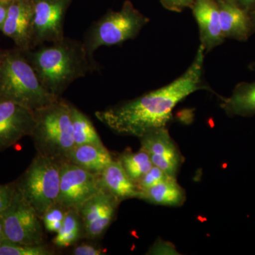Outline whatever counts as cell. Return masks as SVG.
<instances>
[{
  "instance_id": "6da1fadb",
  "label": "cell",
  "mask_w": 255,
  "mask_h": 255,
  "mask_svg": "<svg viewBox=\"0 0 255 255\" xmlns=\"http://www.w3.org/2000/svg\"><path fill=\"white\" fill-rule=\"evenodd\" d=\"M204 52L200 44L190 66L168 85L98 111L96 117L115 133L138 138L154 129L166 127L179 102L198 90L211 91L204 80Z\"/></svg>"
},
{
  "instance_id": "7a4b0ae2",
  "label": "cell",
  "mask_w": 255,
  "mask_h": 255,
  "mask_svg": "<svg viewBox=\"0 0 255 255\" xmlns=\"http://www.w3.org/2000/svg\"><path fill=\"white\" fill-rule=\"evenodd\" d=\"M43 87L56 97L75 80L98 69L83 42L65 36L59 41L23 51Z\"/></svg>"
},
{
  "instance_id": "3957f363",
  "label": "cell",
  "mask_w": 255,
  "mask_h": 255,
  "mask_svg": "<svg viewBox=\"0 0 255 255\" xmlns=\"http://www.w3.org/2000/svg\"><path fill=\"white\" fill-rule=\"evenodd\" d=\"M0 97L33 112L60 98L43 87L24 53L16 47L4 50L0 60Z\"/></svg>"
},
{
  "instance_id": "277c9868",
  "label": "cell",
  "mask_w": 255,
  "mask_h": 255,
  "mask_svg": "<svg viewBox=\"0 0 255 255\" xmlns=\"http://www.w3.org/2000/svg\"><path fill=\"white\" fill-rule=\"evenodd\" d=\"M34 128L31 135L37 153L66 160L75 146L70 103L61 97L34 111Z\"/></svg>"
},
{
  "instance_id": "5b68a950",
  "label": "cell",
  "mask_w": 255,
  "mask_h": 255,
  "mask_svg": "<svg viewBox=\"0 0 255 255\" xmlns=\"http://www.w3.org/2000/svg\"><path fill=\"white\" fill-rule=\"evenodd\" d=\"M150 19L134 7L129 0L124 1L120 11H109L92 23L84 36V45L90 60L102 46L120 45L138 36Z\"/></svg>"
},
{
  "instance_id": "8992f818",
  "label": "cell",
  "mask_w": 255,
  "mask_h": 255,
  "mask_svg": "<svg viewBox=\"0 0 255 255\" xmlns=\"http://www.w3.org/2000/svg\"><path fill=\"white\" fill-rule=\"evenodd\" d=\"M62 162L36 153L22 175L14 181L16 189L41 219L46 210L58 201Z\"/></svg>"
},
{
  "instance_id": "52a82bcc",
  "label": "cell",
  "mask_w": 255,
  "mask_h": 255,
  "mask_svg": "<svg viewBox=\"0 0 255 255\" xmlns=\"http://www.w3.org/2000/svg\"><path fill=\"white\" fill-rule=\"evenodd\" d=\"M0 216L6 242L22 245L45 243L41 218L16 188L11 204Z\"/></svg>"
},
{
  "instance_id": "ba28073f",
  "label": "cell",
  "mask_w": 255,
  "mask_h": 255,
  "mask_svg": "<svg viewBox=\"0 0 255 255\" xmlns=\"http://www.w3.org/2000/svg\"><path fill=\"white\" fill-rule=\"evenodd\" d=\"M101 189L100 175L68 161L61 162L60 191L57 203L65 209L79 211L87 200Z\"/></svg>"
},
{
  "instance_id": "9c48e42d",
  "label": "cell",
  "mask_w": 255,
  "mask_h": 255,
  "mask_svg": "<svg viewBox=\"0 0 255 255\" xmlns=\"http://www.w3.org/2000/svg\"><path fill=\"white\" fill-rule=\"evenodd\" d=\"M33 9L32 49L63 39L64 21L72 0H31Z\"/></svg>"
},
{
  "instance_id": "30bf717a",
  "label": "cell",
  "mask_w": 255,
  "mask_h": 255,
  "mask_svg": "<svg viewBox=\"0 0 255 255\" xmlns=\"http://www.w3.org/2000/svg\"><path fill=\"white\" fill-rule=\"evenodd\" d=\"M120 203L102 188L87 200L79 210L83 226V238L94 241L103 237L114 221Z\"/></svg>"
},
{
  "instance_id": "8fae6325",
  "label": "cell",
  "mask_w": 255,
  "mask_h": 255,
  "mask_svg": "<svg viewBox=\"0 0 255 255\" xmlns=\"http://www.w3.org/2000/svg\"><path fill=\"white\" fill-rule=\"evenodd\" d=\"M35 123L33 111L0 97V152L31 136Z\"/></svg>"
},
{
  "instance_id": "7c38bea8",
  "label": "cell",
  "mask_w": 255,
  "mask_h": 255,
  "mask_svg": "<svg viewBox=\"0 0 255 255\" xmlns=\"http://www.w3.org/2000/svg\"><path fill=\"white\" fill-rule=\"evenodd\" d=\"M139 139L140 149L147 152L152 164L170 177L177 178L182 155L166 127L150 130Z\"/></svg>"
},
{
  "instance_id": "4fadbf2b",
  "label": "cell",
  "mask_w": 255,
  "mask_h": 255,
  "mask_svg": "<svg viewBox=\"0 0 255 255\" xmlns=\"http://www.w3.org/2000/svg\"><path fill=\"white\" fill-rule=\"evenodd\" d=\"M33 9L31 0H11L1 32L22 51L32 49Z\"/></svg>"
},
{
  "instance_id": "5bb4252c",
  "label": "cell",
  "mask_w": 255,
  "mask_h": 255,
  "mask_svg": "<svg viewBox=\"0 0 255 255\" xmlns=\"http://www.w3.org/2000/svg\"><path fill=\"white\" fill-rule=\"evenodd\" d=\"M191 8L199 26L201 45L206 53L222 44L226 38L216 0H195Z\"/></svg>"
},
{
  "instance_id": "9a60e30c",
  "label": "cell",
  "mask_w": 255,
  "mask_h": 255,
  "mask_svg": "<svg viewBox=\"0 0 255 255\" xmlns=\"http://www.w3.org/2000/svg\"><path fill=\"white\" fill-rule=\"evenodd\" d=\"M216 1L225 38L246 41L255 31L250 13L233 0Z\"/></svg>"
},
{
  "instance_id": "2e32d148",
  "label": "cell",
  "mask_w": 255,
  "mask_h": 255,
  "mask_svg": "<svg viewBox=\"0 0 255 255\" xmlns=\"http://www.w3.org/2000/svg\"><path fill=\"white\" fill-rule=\"evenodd\" d=\"M102 189L112 194L120 202L139 199L140 191L125 172L119 160H113L100 174Z\"/></svg>"
},
{
  "instance_id": "e0dca14e",
  "label": "cell",
  "mask_w": 255,
  "mask_h": 255,
  "mask_svg": "<svg viewBox=\"0 0 255 255\" xmlns=\"http://www.w3.org/2000/svg\"><path fill=\"white\" fill-rule=\"evenodd\" d=\"M66 160L100 175L114 159L104 144H84L75 145Z\"/></svg>"
},
{
  "instance_id": "ac0fdd59",
  "label": "cell",
  "mask_w": 255,
  "mask_h": 255,
  "mask_svg": "<svg viewBox=\"0 0 255 255\" xmlns=\"http://www.w3.org/2000/svg\"><path fill=\"white\" fill-rule=\"evenodd\" d=\"M221 107L230 117L255 115V82L238 84L230 97H221Z\"/></svg>"
},
{
  "instance_id": "d6986e66",
  "label": "cell",
  "mask_w": 255,
  "mask_h": 255,
  "mask_svg": "<svg viewBox=\"0 0 255 255\" xmlns=\"http://www.w3.org/2000/svg\"><path fill=\"white\" fill-rule=\"evenodd\" d=\"M139 199L155 205L177 207L185 201L186 194L177 179L169 177L149 189L140 191Z\"/></svg>"
},
{
  "instance_id": "ffe728a7",
  "label": "cell",
  "mask_w": 255,
  "mask_h": 255,
  "mask_svg": "<svg viewBox=\"0 0 255 255\" xmlns=\"http://www.w3.org/2000/svg\"><path fill=\"white\" fill-rule=\"evenodd\" d=\"M80 239H83V226L80 213L77 210L69 209L53 243L57 248H67L74 246Z\"/></svg>"
},
{
  "instance_id": "44dd1931",
  "label": "cell",
  "mask_w": 255,
  "mask_h": 255,
  "mask_svg": "<svg viewBox=\"0 0 255 255\" xmlns=\"http://www.w3.org/2000/svg\"><path fill=\"white\" fill-rule=\"evenodd\" d=\"M73 138L75 145L103 144L92 121L75 105L70 103Z\"/></svg>"
},
{
  "instance_id": "7402d4cb",
  "label": "cell",
  "mask_w": 255,
  "mask_h": 255,
  "mask_svg": "<svg viewBox=\"0 0 255 255\" xmlns=\"http://www.w3.org/2000/svg\"><path fill=\"white\" fill-rule=\"evenodd\" d=\"M118 160L128 177L135 184L153 166L147 152L141 149L137 152L126 150L119 155Z\"/></svg>"
},
{
  "instance_id": "603a6c76",
  "label": "cell",
  "mask_w": 255,
  "mask_h": 255,
  "mask_svg": "<svg viewBox=\"0 0 255 255\" xmlns=\"http://www.w3.org/2000/svg\"><path fill=\"white\" fill-rule=\"evenodd\" d=\"M54 250L45 243L22 245L5 241L0 246V255H53Z\"/></svg>"
},
{
  "instance_id": "cb8c5ba5",
  "label": "cell",
  "mask_w": 255,
  "mask_h": 255,
  "mask_svg": "<svg viewBox=\"0 0 255 255\" xmlns=\"http://www.w3.org/2000/svg\"><path fill=\"white\" fill-rule=\"evenodd\" d=\"M67 211L68 210L65 209L58 203L50 206L41 216L44 229L50 233L58 232L63 225Z\"/></svg>"
},
{
  "instance_id": "d4e9b609",
  "label": "cell",
  "mask_w": 255,
  "mask_h": 255,
  "mask_svg": "<svg viewBox=\"0 0 255 255\" xmlns=\"http://www.w3.org/2000/svg\"><path fill=\"white\" fill-rule=\"evenodd\" d=\"M169 177H170L169 174L159 169V167L153 165L147 173L144 174L140 178V180L136 183V185L140 191H143L162 182L164 179Z\"/></svg>"
},
{
  "instance_id": "484cf974",
  "label": "cell",
  "mask_w": 255,
  "mask_h": 255,
  "mask_svg": "<svg viewBox=\"0 0 255 255\" xmlns=\"http://www.w3.org/2000/svg\"><path fill=\"white\" fill-rule=\"evenodd\" d=\"M195 0H160L161 4L167 10L181 12L186 8H191Z\"/></svg>"
},
{
  "instance_id": "4316f807",
  "label": "cell",
  "mask_w": 255,
  "mask_h": 255,
  "mask_svg": "<svg viewBox=\"0 0 255 255\" xmlns=\"http://www.w3.org/2000/svg\"><path fill=\"white\" fill-rule=\"evenodd\" d=\"M106 251H104L100 247L92 244H82L75 247L72 251L74 255H105Z\"/></svg>"
},
{
  "instance_id": "83f0119b",
  "label": "cell",
  "mask_w": 255,
  "mask_h": 255,
  "mask_svg": "<svg viewBox=\"0 0 255 255\" xmlns=\"http://www.w3.org/2000/svg\"><path fill=\"white\" fill-rule=\"evenodd\" d=\"M233 1L248 12H250L255 6V0H233Z\"/></svg>"
},
{
  "instance_id": "f1b7e54d",
  "label": "cell",
  "mask_w": 255,
  "mask_h": 255,
  "mask_svg": "<svg viewBox=\"0 0 255 255\" xmlns=\"http://www.w3.org/2000/svg\"><path fill=\"white\" fill-rule=\"evenodd\" d=\"M9 3L0 1V31H1L5 19H6V14H7L8 6Z\"/></svg>"
},
{
  "instance_id": "f546056e",
  "label": "cell",
  "mask_w": 255,
  "mask_h": 255,
  "mask_svg": "<svg viewBox=\"0 0 255 255\" xmlns=\"http://www.w3.org/2000/svg\"><path fill=\"white\" fill-rule=\"evenodd\" d=\"M6 241L4 237V229H3L2 220H1V216H0V246Z\"/></svg>"
},
{
  "instance_id": "4dcf8cb0",
  "label": "cell",
  "mask_w": 255,
  "mask_h": 255,
  "mask_svg": "<svg viewBox=\"0 0 255 255\" xmlns=\"http://www.w3.org/2000/svg\"><path fill=\"white\" fill-rule=\"evenodd\" d=\"M250 15H251V17L252 19V21H253V26H254V27L255 28V6L254 8H253V9L251 10V11H250Z\"/></svg>"
},
{
  "instance_id": "1f68e13d",
  "label": "cell",
  "mask_w": 255,
  "mask_h": 255,
  "mask_svg": "<svg viewBox=\"0 0 255 255\" xmlns=\"http://www.w3.org/2000/svg\"><path fill=\"white\" fill-rule=\"evenodd\" d=\"M4 49H1L0 48V60H1V56H2L3 53H4Z\"/></svg>"
},
{
  "instance_id": "d6a6232c",
  "label": "cell",
  "mask_w": 255,
  "mask_h": 255,
  "mask_svg": "<svg viewBox=\"0 0 255 255\" xmlns=\"http://www.w3.org/2000/svg\"><path fill=\"white\" fill-rule=\"evenodd\" d=\"M11 0H0V1H3V2L10 3Z\"/></svg>"
}]
</instances>
